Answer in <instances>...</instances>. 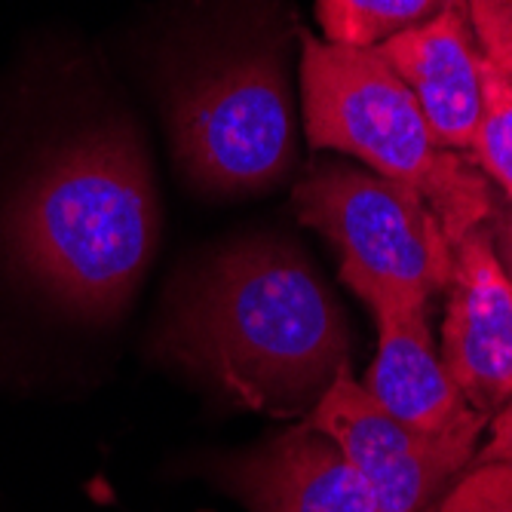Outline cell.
<instances>
[{
    "mask_svg": "<svg viewBox=\"0 0 512 512\" xmlns=\"http://www.w3.org/2000/svg\"><path fill=\"white\" fill-rule=\"evenodd\" d=\"M157 353L264 414L316 405L347 365L338 301L283 237H240L200 261L169 295Z\"/></svg>",
    "mask_w": 512,
    "mask_h": 512,
    "instance_id": "obj_1",
    "label": "cell"
},
{
    "mask_svg": "<svg viewBox=\"0 0 512 512\" xmlns=\"http://www.w3.org/2000/svg\"><path fill=\"white\" fill-rule=\"evenodd\" d=\"M7 240L68 313L105 322L126 310L157 249V194L138 135L102 120L46 148L10 203Z\"/></svg>",
    "mask_w": 512,
    "mask_h": 512,
    "instance_id": "obj_2",
    "label": "cell"
},
{
    "mask_svg": "<svg viewBox=\"0 0 512 512\" xmlns=\"http://www.w3.org/2000/svg\"><path fill=\"white\" fill-rule=\"evenodd\" d=\"M304 129L319 151L362 160L371 172L421 194L457 243L494 215L485 175L442 148L402 77L378 50L304 37Z\"/></svg>",
    "mask_w": 512,
    "mask_h": 512,
    "instance_id": "obj_3",
    "label": "cell"
},
{
    "mask_svg": "<svg viewBox=\"0 0 512 512\" xmlns=\"http://www.w3.org/2000/svg\"><path fill=\"white\" fill-rule=\"evenodd\" d=\"M295 212L338 249L341 283L368 310L427 304L451 283L454 243L433 206L399 181L329 163L298 181Z\"/></svg>",
    "mask_w": 512,
    "mask_h": 512,
    "instance_id": "obj_4",
    "label": "cell"
},
{
    "mask_svg": "<svg viewBox=\"0 0 512 512\" xmlns=\"http://www.w3.org/2000/svg\"><path fill=\"white\" fill-rule=\"evenodd\" d=\"M169 129L181 169L221 197L273 188L295 157L289 89L270 56L237 59L181 89Z\"/></svg>",
    "mask_w": 512,
    "mask_h": 512,
    "instance_id": "obj_5",
    "label": "cell"
},
{
    "mask_svg": "<svg viewBox=\"0 0 512 512\" xmlns=\"http://www.w3.org/2000/svg\"><path fill=\"white\" fill-rule=\"evenodd\" d=\"M491 417L476 414L467 424L427 433L384 411L350 362L341 365L310 411V424L329 436L356 467L375 497L378 512H424L439 491L470 467L476 442Z\"/></svg>",
    "mask_w": 512,
    "mask_h": 512,
    "instance_id": "obj_6",
    "label": "cell"
},
{
    "mask_svg": "<svg viewBox=\"0 0 512 512\" xmlns=\"http://www.w3.org/2000/svg\"><path fill=\"white\" fill-rule=\"evenodd\" d=\"M439 356L473 411L491 417L512 399V283L488 224L454 249Z\"/></svg>",
    "mask_w": 512,
    "mask_h": 512,
    "instance_id": "obj_7",
    "label": "cell"
},
{
    "mask_svg": "<svg viewBox=\"0 0 512 512\" xmlns=\"http://www.w3.org/2000/svg\"><path fill=\"white\" fill-rule=\"evenodd\" d=\"M218 482L249 512H378L365 479L310 421L230 457Z\"/></svg>",
    "mask_w": 512,
    "mask_h": 512,
    "instance_id": "obj_8",
    "label": "cell"
},
{
    "mask_svg": "<svg viewBox=\"0 0 512 512\" xmlns=\"http://www.w3.org/2000/svg\"><path fill=\"white\" fill-rule=\"evenodd\" d=\"M378 53L411 89L436 142L454 154L470 151L482 111V46L463 4L390 37Z\"/></svg>",
    "mask_w": 512,
    "mask_h": 512,
    "instance_id": "obj_9",
    "label": "cell"
},
{
    "mask_svg": "<svg viewBox=\"0 0 512 512\" xmlns=\"http://www.w3.org/2000/svg\"><path fill=\"white\" fill-rule=\"evenodd\" d=\"M371 313L378 322V353L362 387L384 411L427 433L454 430L479 414L463 402L433 347L427 304L387 301Z\"/></svg>",
    "mask_w": 512,
    "mask_h": 512,
    "instance_id": "obj_10",
    "label": "cell"
},
{
    "mask_svg": "<svg viewBox=\"0 0 512 512\" xmlns=\"http://www.w3.org/2000/svg\"><path fill=\"white\" fill-rule=\"evenodd\" d=\"M448 4L463 0H316V19L325 43L378 50L390 37L424 25Z\"/></svg>",
    "mask_w": 512,
    "mask_h": 512,
    "instance_id": "obj_11",
    "label": "cell"
},
{
    "mask_svg": "<svg viewBox=\"0 0 512 512\" xmlns=\"http://www.w3.org/2000/svg\"><path fill=\"white\" fill-rule=\"evenodd\" d=\"M470 154L512 200V74L482 53V111Z\"/></svg>",
    "mask_w": 512,
    "mask_h": 512,
    "instance_id": "obj_12",
    "label": "cell"
},
{
    "mask_svg": "<svg viewBox=\"0 0 512 512\" xmlns=\"http://www.w3.org/2000/svg\"><path fill=\"white\" fill-rule=\"evenodd\" d=\"M433 512H512V463L467 467Z\"/></svg>",
    "mask_w": 512,
    "mask_h": 512,
    "instance_id": "obj_13",
    "label": "cell"
},
{
    "mask_svg": "<svg viewBox=\"0 0 512 512\" xmlns=\"http://www.w3.org/2000/svg\"><path fill=\"white\" fill-rule=\"evenodd\" d=\"M482 53L512 74V0H463Z\"/></svg>",
    "mask_w": 512,
    "mask_h": 512,
    "instance_id": "obj_14",
    "label": "cell"
},
{
    "mask_svg": "<svg viewBox=\"0 0 512 512\" xmlns=\"http://www.w3.org/2000/svg\"><path fill=\"white\" fill-rule=\"evenodd\" d=\"M491 433L482 448H476L470 467H485V463H512V399L491 414Z\"/></svg>",
    "mask_w": 512,
    "mask_h": 512,
    "instance_id": "obj_15",
    "label": "cell"
},
{
    "mask_svg": "<svg viewBox=\"0 0 512 512\" xmlns=\"http://www.w3.org/2000/svg\"><path fill=\"white\" fill-rule=\"evenodd\" d=\"M491 240H494L497 258H500V264H503V270L509 276V283H512V215H506L500 221V227L491 234Z\"/></svg>",
    "mask_w": 512,
    "mask_h": 512,
    "instance_id": "obj_16",
    "label": "cell"
}]
</instances>
